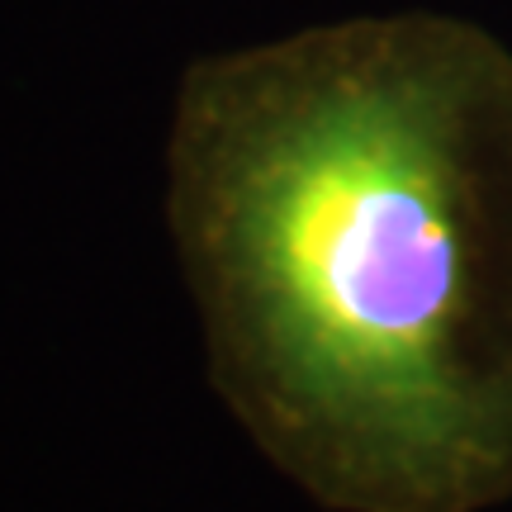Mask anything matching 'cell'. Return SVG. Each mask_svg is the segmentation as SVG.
Returning a JSON list of instances; mask_svg holds the SVG:
<instances>
[{
    "label": "cell",
    "instance_id": "obj_1",
    "mask_svg": "<svg viewBox=\"0 0 512 512\" xmlns=\"http://www.w3.org/2000/svg\"><path fill=\"white\" fill-rule=\"evenodd\" d=\"M166 228L204 366L323 512L512 498V53L361 15L190 62Z\"/></svg>",
    "mask_w": 512,
    "mask_h": 512
}]
</instances>
